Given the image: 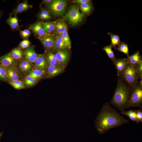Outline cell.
<instances>
[{"mask_svg": "<svg viewBox=\"0 0 142 142\" xmlns=\"http://www.w3.org/2000/svg\"><path fill=\"white\" fill-rule=\"evenodd\" d=\"M126 119L111 107L109 103H105L95 118L94 124L98 132L104 134L109 130L128 123Z\"/></svg>", "mask_w": 142, "mask_h": 142, "instance_id": "cell-1", "label": "cell"}, {"mask_svg": "<svg viewBox=\"0 0 142 142\" xmlns=\"http://www.w3.org/2000/svg\"><path fill=\"white\" fill-rule=\"evenodd\" d=\"M132 88L125 83L120 77L118 78L116 87L110 103L117 108L121 112L124 110Z\"/></svg>", "mask_w": 142, "mask_h": 142, "instance_id": "cell-2", "label": "cell"}, {"mask_svg": "<svg viewBox=\"0 0 142 142\" xmlns=\"http://www.w3.org/2000/svg\"><path fill=\"white\" fill-rule=\"evenodd\" d=\"M137 66L128 64L118 77L131 87H134L138 82L139 73Z\"/></svg>", "mask_w": 142, "mask_h": 142, "instance_id": "cell-3", "label": "cell"}, {"mask_svg": "<svg viewBox=\"0 0 142 142\" xmlns=\"http://www.w3.org/2000/svg\"><path fill=\"white\" fill-rule=\"evenodd\" d=\"M131 107L142 108V79L132 88L125 108Z\"/></svg>", "mask_w": 142, "mask_h": 142, "instance_id": "cell-4", "label": "cell"}, {"mask_svg": "<svg viewBox=\"0 0 142 142\" xmlns=\"http://www.w3.org/2000/svg\"><path fill=\"white\" fill-rule=\"evenodd\" d=\"M84 14L79 12L78 8L75 5L71 6L67 12L64 17V19L71 25H75L83 19Z\"/></svg>", "mask_w": 142, "mask_h": 142, "instance_id": "cell-5", "label": "cell"}, {"mask_svg": "<svg viewBox=\"0 0 142 142\" xmlns=\"http://www.w3.org/2000/svg\"><path fill=\"white\" fill-rule=\"evenodd\" d=\"M67 4V1L65 0H53L47 4V6L52 14L59 16H63L65 14Z\"/></svg>", "mask_w": 142, "mask_h": 142, "instance_id": "cell-6", "label": "cell"}, {"mask_svg": "<svg viewBox=\"0 0 142 142\" xmlns=\"http://www.w3.org/2000/svg\"><path fill=\"white\" fill-rule=\"evenodd\" d=\"M55 55L58 65L65 68L70 58V52L68 50L58 51L56 52Z\"/></svg>", "mask_w": 142, "mask_h": 142, "instance_id": "cell-7", "label": "cell"}, {"mask_svg": "<svg viewBox=\"0 0 142 142\" xmlns=\"http://www.w3.org/2000/svg\"><path fill=\"white\" fill-rule=\"evenodd\" d=\"M38 38L46 50H54L56 37L50 34H46Z\"/></svg>", "mask_w": 142, "mask_h": 142, "instance_id": "cell-8", "label": "cell"}, {"mask_svg": "<svg viewBox=\"0 0 142 142\" xmlns=\"http://www.w3.org/2000/svg\"><path fill=\"white\" fill-rule=\"evenodd\" d=\"M65 67L59 66L47 65L45 72V77L51 78L62 73L64 70Z\"/></svg>", "mask_w": 142, "mask_h": 142, "instance_id": "cell-9", "label": "cell"}, {"mask_svg": "<svg viewBox=\"0 0 142 142\" xmlns=\"http://www.w3.org/2000/svg\"><path fill=\"white\" fill-rule=\"evenodd\" d=\"M26 60L30 63H34L39 55L37 54L34 49L31 47L25 49L23 52Z\"/></svg>", "mask_w": 142, "mask_h": 142, "instance_id": "cell-10", "label": "cell"}, {"mask_svg": "<svg viewBox=\"0 0 142 142\" xmlns=\"http://www.w3.org/2000/svg\"><path fill=\"white\" fill-rule=\"evenodd\" d=\"M70 49L63 39L61 34H58L56 37L54 50L56 52L59 50H68Z\"/></svg>", "mask_w": 142, "mask_h": 142, "instance_id": "cell-11", "label": "cell"}, {"mask_svg": "<svg viewBox=\"0 0 142 142\" xmlns=\"http://www.w3.org/2000/svg\"><path fill=\"white\" fill-rule=\"evenodd\" d=\"M30 28L38 38L46 34L43 29L41 22L35 23L30 26Z\"/></svg>", "mask_w": 142, "mask_h": 142, "instance_id": "cell-12", "label": "cell"}, {"mask_svg": "<svg viewBox=\"0 0 142 142\" xmlns=\"http://www.w3.org/2000/svg\"><path fill=\"white\" fill-rule=\"evenodd\" d=\"M15 63L14 59L10 53H8L0 57V64L3 67H11Z\"/></svg>", "mask_w": 142, "mask_h": 142, "instance_id": "cell-13", "label": "cell"}, {"mask_svg": "<svg viewBox=\"0 0 142 142\" xmlns=\"http://www.w3.org/2000/svg\"><path fill=\"white\" fill-rule=\"evenodd\" d=\"M35 68L42 70H45L47 67L45 59V54L39 55L34 63Z\"/></svg>", "mask_w": 142, "mask_h": 142, "instance_id": "cell-14", "label": "cell"}, {"mask_svg": "<svg viewBox=\"0 0 142 142\" xmlns=\"http://www.w3.org/2000/svg\"><path fill=\"white\" fill-rule=\"evenodd\" d=\"M128 59L126 58H119L116 59L114 65L119 77L120 73L124 69L128 64Z\"/></svg>", "mask_w": 142, "mask_h": 142, "instance_id": "cell-15", "label": "cell"}, {"mask_svg": "<svg viewBox=\"0 0 142 142\" xmlns=\"http://www.w3.org/2000/svg\"><path fill=\"white\" fill-rule=\"evenodd\" d=\"M32 6L29 4L27 1H24L23 2L19 3L14 9L12 13V14H17L24 12L32 7Z\"/></svg>", "mask_w": 142, "mask_h": 142, "instance_id": "cell-16", "label": "cell"}, {"mask_svg": "<svg viewBox=\"0 0 142 142\" xmlns=\"http://www.w3.org/2000/svg\"><path fill=\"white\" fill-rule=\"evenodd\" d=\"M3 67L6 71L7 77L9 80L13 81L19 80V74L14 68L12 67Z\"/></svg>", "mask_w": 142, "mask_h": 142, "instance_id": "cell-17", "label": "cell"}, {"mask_svg": "<svg viewBox=\"0 0 142 142\" xmlns=\"http://www.w3.org/2000/svg\"><path fill=\"white\" fill-rule=\"evenodd\" d=\"M128 63L132 65L137 66L141 61L142 57L139 51L138 50L127 57Z\"/></svg>", "mask_w": 142, "mask_h": 142, "instance_id": "cell-18", "label": "cell"}, {"mask_svg": "<svg viewBox=\"0 0 142 142\" xmlns=\"http://www.w3.org/2000/svg\"><path fill=\"white\" fill-rule=\"evenodd\" d=\"M45 70L34 68L29 71L28 75L32 77L35 80H38L41 79L45 75Z\"/></svg>", "mask_w": 142, "mask_h": 142, "instance_id": "cell-19", "label": "cell"}, {"mask_svg": "<svg viewBox=\"0 0 142 142\" xmlns=\"http://www.w3.org/2000/svg\"><path fill=\"white\" fill-rule=\"evenodd\" d=\"M45 59L47 65L59 66L57 64L55 53L49 51L47 52L45 54Z\"/></svg>", "mask_w": 142, "mask_h": 142, "instance_id": "cell-20", "label": "cell"}, {"mask_svg": "<svg viewBox=\"0 0 142 142\" xmlns=\"http://www.w3.org/2000/svg\"><path fill=\"white\" fill-rule=\"evenodd\" d=\"M67 29L66 23L62 20H59L55 23V27L54 32L57 34H61Z\"/></svg>", "mask_w": 142, "mask_h": 142, "instance_id": "cell-21", "label": "cell"}, {"mask_svg": "<svg viewBox=\"0 0 142 142\" xmlns=\"http://www.w3.org/2000/svg\"><path fill=\"white\" fill-rule=\"evenodd\" d=\"M55 23L48 22H42L43 28L46 34H50L52 32L54 31Z\"/></svg>", "mask_w": 142, "mask_h": 142, "instance_id": "cell-22", "label": "cell"}, {"mask_svg": "<svg viewBox=\"0 0 142 142\" xmlns=\"http://www.w3.org/2000/svg\"><path fill=\"white\" fill-rule=\"evenodd\" d=\"M112 48V47L110 45H106L103 47L102 48V50L105 52L109 58L112 60L114 64L116 61V59L115 57Z\"/></svg>", "mask_w": 142, "mask_h": 142, "instance_id": "cell-23", "label": "cell"}, {"mask_svg": "<svg viewBox=\"0 0 142 142\" xmlns=\"http://www.w3.org/2000/svg\"><path fill=\"white\" fill-rule=\"evenodd\" d=\"M107 34L109 35L111 38V43L110 44L112 48L115 49L116 46L119 45L121 42L119 36L115 35L111 32H108Z\"/></svg>", "mask_w": 142, "mask_h": 142, "instance_id": "cell-24", "label": "cell"}, {"mask_svg": "<svg viewBox=\"0 0 142 142\" xmlns=\"http://www.w3.org/2000/svg\"><path fill=\"white\" fill-rule=\"evenodd\" d=\"M6 22L12 29H16L19 26L18 18L15 16L12 17L10 15Z\"/></svg>", "mask_w": 142, "mask_h": 142, "instance_id": "cell-25", "label": "cell"}, {"mask_svg": "<svg viewBox=\"0 0 142 142\" xmlns=\"http://www.w3.org/2000/svg\"><path fill=\"white\" fill-rule=\"evenodd\" d=\"M121 113L122 115L128 116L132 121L138 123H139L137 120L135 113L134 111L132 110L127 111L124 110Z\"/></svg>", "mask_w": 142, "mask_h": 142, "instance_id": "cell-26", "label": "cell"}, {"mask_svg": "<svg viewBox=\"0 0 142 142\" xmlns=\"http://www.w3.org/2000/svg\"><path fill=\"white\" fill-rule=\"evenodd\" d=\"M19 67L22 71L26 72L31 70L32 65L30 63L25 60L21 62L19 64Z\"/></svg>", "mask_w": 142, "mask_h": 142, "instance_id": "cell-27", "label": "cell"}, {"mask_svg": "<svg viewBox=\"0 0 142 142\" xmlns=\"http://www.w3.org/2000/svg\"><path fill=\"white\" fill-rule=\"evenodd\" d=\"M115 49L124 53L127 56V57L129 56V48L128 45L122 42Z\"/></svg>", "mask_w": 142, "mask_h": 142, "instance_id": "cell-28", "label": "cell"}, {"mask_svg": "<svg viewBox=\"0 0 142 142\" xmlns=\"http://www.w3.org/2000/svg\"><path fill=\"white\" fill-rule=\"evenodd\" d=\"M10 54L15 59H20L23 56V53L18 48H15L13 49Z\"/></svg>", "mask_w": 142, "mask_h": 142, "instance_id": "cell-29", "label": "cell"}, {"mask_svg": "<svg viewBox=\"0 0 142 142\" xmlns=\"http://www.w3.org/2000/svg\"><path fill=\"white\" fill-rule=\"evenodd\" d=\"M80 8L83 13L88 14L91 12L92 6L90 3H84L80 4Z\"/></svg>", "mask_w": 142, "mask_h": 142, "instance_id": "cell-30", "label": "cell"}, {"mask_svg": "<svg viewBox=\"0 0 142 142\" xmlns=\"http://www.w3.org/2000/svg\"><path fill=\"white\" fill-rule=\"evenodd\" d=\"M9 83L14 88L17 89H21L25 88L23 83L19 80L9 81Z\"/></svg>", "mask_w": 142, "mask_h": 142, "instance_id": "cell-31", "label": "cell"}, {"mask_svg": "<svg viewBox=\"0 0 142 142\" xmlns=\"http://www.w3.org/2000/svg\"><path fill=\"white\" fill-rule=\"evenodd\" d=\"M62 37L64 41L70 49L71 48V42L68 33V29L61 34Z\"/></svg>", "mask_w": 142, "mask_h": 142, "instance_id": "cell-32", "label": "cell"}, {"mask_svg": "<svg viewBox=\"0 0 142 142\" xmlns=\"http://www.w3.org/2000/svg\"><path fill=\"white\" fill-rule=\"evenodd\" d=\"M25 84L28 87H31L35 85L36 81L31 76L27 75L24 79Z\"/></svg>", "mask_w": 142, "mask_h": 142, "instance_id": "cell-33", "label": "cell"}, {"mask_svg": "<svg viewBox=\"0 0 142 142\" xmlns=\"http://www.w3.org/2000/svg\"><path fill=\"white\" fill-rule=\"evenodd\" d=\"M0 80L4 82H8V79L6 71L4 68L0 64Z\"/></svg>", "mask_w": 142, "mask_h": 142, "instance_id": "cell-34", "label": "cell"}, {"mask_svg": "<svg viewBox=\"0 0 142 142\" xmlns=\"http://www.w3.org/2000/svg\"><path fill=\"white\" fill-rule=\"evenodd\" d=\"M31 42L27 39L22 41L19 45V48L22 49L28 48L31 44Z\"/></svg>", "mask_w": 142, "mask_h": 142, "instance_id": "cell-35", "label": "cell"}, {"mask_svg": "<svg viewBox=\"0 0 142 142\" xmlns=\"http://www.w3.org/2000/svg\"><path fill=\"white\" fill-rule=\"evenodd\" d=\"M31 32L28 29H25L22 31H20V34L22 37L24 39H26L31 35Z\"/></svg>", "mask_w": 142, "mask_h": 142, "instance_id": "cell-36", "label": "cell"}, {"mask_svg": "<svg viewBox=\"0 0 142 142\" xmlns=\"http://www.w3.org/2000/svg\"><path fill=\"white\" fill-rule=\"evenodd\" d=\"M136 117L139 122H142V110L141 109L135 110Z\"/></svg>", "mask_w": 142, "mask_h": 142, "instance_id": "cell-37", "label": "cell"}, {"mask_svg": "<svg viewBox=\"0 0 142 142\" xmlns=\"http://www.w3.org/2000/svg\"><path fill=\"white\" fill-rule=\"evenodd\" d=\"M73 2L80 4L84 3L90 4L91 1L90 0H75L73 1Z\"/></svg>", "mask_w": 142, "mask_h": 142, "instance_id": "cell-38", "label": "cell"}, {"mask_svg": "<svg viewBox=\"0 0 142 142\" xmlns=\"http://www.w3.org/2000/svg\"><path fill=\"white\" fill-rule=\"evenodd\" d=\"M39 15H44L51 17L49 12L45 9H43L42 11Z\"/></svg>", "mask_w": 142, "mask_h": 142, "instance_id": "cell-39", "label": "cell"}, {"mask_svg": "<svg viewBox=\"0 0 142 142\" xmlns=\"http://www.w3.org/2000/svg\"><path fill=\"white\" fill-rule=\"evenodd\" d=\"M137 68L139 74L142 73V61L140 62L137 65Z\"/></svg>", "mask_w": 142, "mask_h": 142, "instance_id": "cell-40", "label": "cell"}, {"mask_svg": "<svg viewBox=\"0 0 142 142\" xmlns=\"http://www.w3.org/2000/svg\"><path fill=\"white\" fill-rule=\"evenodd\" d=\"M39 19H48L50 18L51 17H47L43 15H39Z\"/></svg>", "mask_w": 142, "mask_h": 142, "instance_id": "cell-41", "label": "cell"}, {"mask_svg": "<svg viewBox=\"0 0 142 142\" xmlns=\"http://www.w3.org/2000/svg\"><path fill=\"white\" fill-rule=\"evenodd\" d=\"M53 0H43L42 3H47L48 4L50 3Z\"/></svg>", "mask_w": 142, "mask_h": 142, "instance_id": "cell-42", "label": "cell"}, {"mask_svg": "<svg viewBox=\"0 0 142 142\" xmlns=\"http://www.w3.org/2000/svg\"><path fill=\"white\" fill-rule=\"evenodd\" d=\"M142 79V73H139L138 74V79Z\"/></svg>", "mask_w": 142, "mask_h": 142, "instance_id": "cell-43", "label": "cell"}, {"mask_svg": "<svg viewBox=\"0 0 142 142\" xmlns=\"http://www.w3.org/2000/svg\"><path fill=\"white\" fill-rule=\"evenodd\" d=\"M3 133L2 132H1L0 133V142L1 141V138L3 135Z\"/></svg>", "mask_w": 142, "mask_h": 142, "instance_id": "cell-44", "label": "cell"}, {"mask_svg": "<svg viewBox=\"0 0 142 142\" xmlns=\"http://www.w3.org/2000/svg\"><path fill=\"white\" fill-rule=\"evenodd\" d=\"M2 12L0 10V13L1 15H2Z\"/></svg>", "mask_w": 142, "mask_h": 142, "instance_id": "cell-45", "label": "cell"}]
</instances>
